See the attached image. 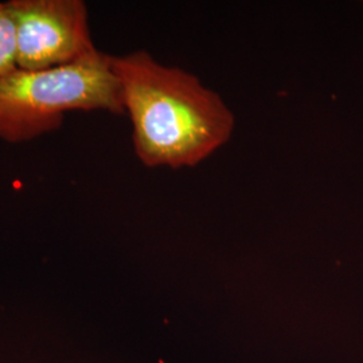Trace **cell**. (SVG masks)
I'll list each match as a JSON object with an SVG mask.
<instances>
[{
	"instance_id": "cell-4",
	"label": "cell",
	"mask_w": 363,
	"mask_h": 363,
	"mask_svg": "<svg viewBox=\"0 0 363 363\" xmlns=\"http://www.w3.org/2000/svg\"><path fill=\"white\" fill-rule=\"evenodd\" d=\"M16 65V33L7 1H0V77L13 73Z\"/></svg>"
},
{
	"instance_id": "cell-3",
	"label": "cell",
	"mask_w": 363,
	"mask_h": 363,
	"mask_svg": "<svg viewBox=\"0 0 363 363\" xmlns=\"http://www.w3.org/2000/svg\"><path fill=\"white\" fill-rule=\"evenodd\" d=\"M16 33V65L43 70L69 65L99 50L81 0L7 1Z\"/></svg>"
},
{
	"instance_id": "cell-1",
	"label": "cell",
	"mask_w": 363,
	"mask_h": 363,
	"mask_svg": "<svg viewBox=\"0 0 363 363\" xmlns=\"http://www.w3.org/2000/svg\"><path fill=\"white\" fill-rule=\"evenodd\" d=\"M132 140L145 167H194L232 138L235 118L220 94L148 52L113 57Z\"/></svg>"
},
{
	"instance_id": "cell-2",
	"label": "cell",
	"mask_w": 363,
	"mask_h": 363,
	"mask_svg": "<svg viewBox=\"0 0 363 363\" xmlns=\"http://www.w3.org/2000/svg\"><path fill=\"white\" fill-rule=\"evenodd\" d=\"M72 111L123 115L112 55L96 50L69 65L16 69L0 77V139L23 143L58 130Z\"/></svg>"
}]
</instances>
